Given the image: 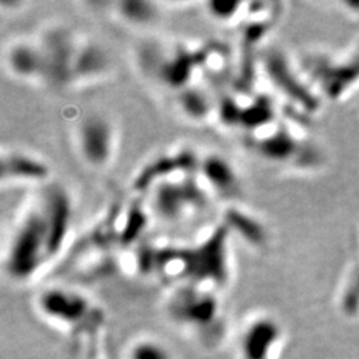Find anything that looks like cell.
Listing matches in <instances>:
<instances>
[{
	"label": "cell",
	"mask_w": 359,
	"mask_h": 359,
	"mask_svg": "<svg viewBox=\"0 0 359 359\" xmlns=\"http://www.w3.org/2000/svg\"><path fill=\"white\" fill-rule=\"evenodd\" d=\"M51 169L46 161L34 154L19 149L3 151L1 154V182H44L50 179Z\"/></svg>",
	"instance_id": "obj_5"
},
{
	"label": "cell",
	"mask_w": 359,
	"mask_h": 359,
	"mask_svg": "<svg viewBox=\"0 0 359 359\" xmlns=\"http://www.w3.org/2000/svg\"><path fill=\"white\" fill-rule=\"evenodd\" d=\"M224 225L229 229V231H236L243 240L248 243L258 244L262 238L261 226L257 222L256 218L252 217L249 213H246L244 209H240L237 206H231L225 212Z\"/></svg>",
	"instance_id": "obj_11"
},
{
	"label": "cell",
	"mask_w": 359,
	"mask_h": 359,
	"mask_svg": "<svg viewBox=\"0 0 359 359\" xmlns=\"http://www.w3.org/2000/svg\"><path fill=\"white\" fill-rule=\"evenodd\" d=\"M148 192V206L156 217L167 222H176L188 216L194 209L206 205V187L198 175L179 173L161 180L152 185Z\"/></svg>",
	"instance_id": "obj_2"
},
{
	"label": "cell",
	"mask_w": 359,
	"mask_h": 359,
	"mask_svg": "<svg viewBox=\"0 0 359 359\" xmlns=\"http://www.w3.org/2000/svg\"><path fill=\"white\" fill-rule=\"evenodd\" d=\"M43 62V81L52 87L72 84L79 39L62 25L48 27L38 41Z\"/></svg>",
	"instance_id": "obj_3"
},
{
	"label": "cell",
	"mask_w": 359,
	"mask_h": 359,
	"mask_svg": "<svg viewBox=\"0 0 359 359\" xmlns=\"http://www.w3.org/2000/svg\"><path fill=\"white\" fill-rule=\"evenodd\" d=\"M53 256L50 228L40 203L31 206L16 225L6 256V268L13 278L26 280Z\"/></svg>",
	"instance_id": "obj_1"
},
{
	"label": "cell",
	"mask_w": 359,
	"mask_h": 359,
	"mask_svg": "<svg viewBox=\"0 0 359 359\" xmlns=\"http://www.w3.org/2000/svg\"><path fill=\"white\" fill-rule=\"evenodd\" d=\"M109 69L111 57L102 44L93 40H79L72 84L99 80L107 76Z\"/></svg>",
	"instance_id": "obj_7"
},
{
	"label": "cell",
	"mask_w": 359,
	"mask_h": 359,
	"mask_svg": "<svg viewBox=\"0 0 359 359\" xmlns=\"http://www.w3.org/2000/svg\"><path fill=\"white\" fill-rule=\"evenodd\" d=\"M177 104L181 114L193 121H204L216 112L213 97L194 84L177 92Z\"/></svg>",
	"instance_id": "obj_9"
},
{
	"label": "cell",
	"mask_w": 359,
	"mask_h": 359,
	"mask_svg": "<svg viewBox=\"0 0 359 359\" xmlns=\"http://www.w3.org/2000/svg\"><path fill=\"white\" fill-rule=\"evenodd\" d=\"M200 177L206 188L225 198H237L243 191L236 169L219 154H208L201 158Z\"/></svg>",
	"instance_id": "obj_6"
},
{
	"label": "cell",
	"mask_w": 359,
	"mask_h": 359,
	"mask_svg": "<svg viewBox=\"0 0 359 359\" xmlns=\"http://www.w3.org/2000/svg\"><path fill=\"white\" fill-rule=\"evenodd\" d=\"M206 13L215 20L229 23L236 18L245 16L246 4L243 1H210L206 3Z\"/></svg>",
	"instance_id": "obj_12"
},
{
	"label": "cell",
	"mask_w": 359,
	"mask_h": 359,
	"mask_svg": "<svg viewBox=\"0 0 359 359\" xmlns=\"http://www.w3.org/2000/svg\"><path fill=\"white\" fill-rule=\"evenodd\" d=\"M117 16L135 27H149L160 18V4L145 0H126L115 3Z\"/></svg>",
	"instance_id": "obj_10"
},
{
	"label": "cell",
	"mask_w": 359,
	"mask_h": 359,
	"mask_svg": "<svg viewBox=\"0 0 359 359\" xmlns=\"http://www.w3.org/2000/svg\"><path fill=\"white\" fill-rule=\"evenodd\" d=\"M77 151L92 168H103L111 161L116 145L112 121L99 112H88L77 121Z\"/></svg>",
	"instance_id": "obj_4"
},
{
	"label": "cell",
	"mask_w": 359,
	"mask_h": 359,
	"mask_svg": "<svg viewBox=\"0 0 359 359\" xmlns=\"http://www.w3.org/2000/svg\"><path fill=\"white\" fill-rule=\"evenodd\" d=\"M6 63L13 76L25 80L43 79V62L36 41H13L6 52Z\"/></svg>",
	"instance_id": "obj_8"
}]
</instances>
